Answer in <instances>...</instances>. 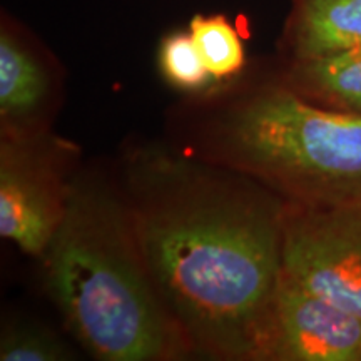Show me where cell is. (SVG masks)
<instances>
[{
  "label": "cell",
  "mask_w": 361,
  "mask_h": 361,
  "mask_svg": "<svg viewBox=\"0 0 361 361\" xmlns=\"http://www.w3.org/2000/svg\"><path fill=\"white\" fill-rule=\"evenodd\" d=\"M128 186L149 274L191 353L259 361L286 201L239 171L166 154L135 161Z\"/></svg>",
  "instance_id": "6da1fadb"
},
{
  "label": "cell",
  "mask_w": 361,
  "mask_h": 361,
  "mask_svg": "<svg viewBox=\"0 0 361 361\" xmlns=\"http://www.w3.org/2000/svg\"><path fill=\"white\" fill-rule=\"evenodd\" d=\"M47 288L71 331L99 360L189 355L152 283L126 200L72 179L67 209L42 256Z\"/></svg>",
  "instance_id": "7a4b0ae2"
},
{
  "label": "cell",
  "mask_w": 361,
  "mask_h": 361,
  "mask_svg": "<svg viewBox=\"0 0 361 361\" xmlns=\"http://www.w3.org/2000/svg\"><path fill=\"white\" fill-rule=\"evenodd\" d=\"M207 139L214 164L259 180L288 202L361 200V114L316 106L276 74L226 107Z\"/></svg>",
  "instance_id": "3957f363"
},
{
  "label": "cell",
  "mask_w": 361,
  "mask_h": 361,
  "mask_svg": "<svg viewBox=\"0 0 361 361\" xmlns=\"http://www.w3.org/2000/svg\"><path fill=\"white\" fill-rule=\"evenodd\" d=\"M75 149L51 133L0 137V236L42 259L64 219Z\"/></svg>",
  "instance_id": "277c9868"
},
{
  "label": "cell",
  "mask_w": 361,
  "mask_h": 361,
  "mask_svg": "<svg viewBox=\"0 0 361 361\" xmlns=\"http://www.w3.org/2000/svg\"><path fill=\"white\" fill-rule=\"evenodd\" d=\"M283 271L314 295L361 316V200L286 201Z\"/></svg>",
  "instance_id": "5b68a950"
},
{
  "label": "cell",
  "mask_w": 361,
  "mask_h": 361,
  "mask_svg": "<svg viewBox=\"0 0 361 361\" xmlns=\"http://www.w3.org/2000/svg\"><path fill=\"white\" fill-rule=\"evenodd\" d=\"M261 361H361V316L281 273Z\"/></svg>",
  "instance_id": "8992f818"
},
{
  "label": "cell",
  "mask_w": 361,
  "mask_h": 361,
  "mask_svg": "<svg viewBox=\"0 0 361 361\" xmlns=\"http://www.w3.org/2000/svg\"><path fill=\"white\" fill-rule=\"evenodd\" d=\"M61 89V66L45 45L11 13L0 17V130L2 137L49 133Z\"/></svg>",
  "instance_id": "52a82bcc"
},
{
  "label": "cell",
  "mask_w": 361,
  "mask_h": 361,
  "mask_svg": "<svg viewBox=\"0 0 361 361\" xmlns=\"http://www.w3.org/2000/svg\"><path fill=\"white\" fill-rule=\"evenodd\" d=\"M361 49V0H291L279 39L281 61Z\"/></svg>",
  "instance_id": "ba28073f"
},
{
  "label": "cell",
  "mask_w": 361,
  "mask_h": 361,
  "mask_svg": "<svg viewBox=\"0 0 361 361\" xmlns=\"http://www.w3.org/2000/svg\"><path fill=\"white\" fill-rule=\"evenodd\" d=\"M276 78L298 96L326 109L361 114V49L281 61Z\"/></svg>",
  "instance_id": "9c48e42d"
},
{
  "label": "cell",
  "mask_w": 361,
  "mask_h": 361,
  "mask_svg": "<svg viewBox=\"0 0 361 361\" xmlns=\"http://www.w3.org/2000/svg\"><path fill=\"white\" fill-rule=\"evenodd\" d=\"M188 30L214 82L236 78L245 69V44L236 25L223 13H196Z\"/></svg>",
  "instance_id": "30bf717a"
},
{
  "label": "cell",
  "mask_w": 361,
  "mask_h": 361,
  "mask_svg": "<svg viewBox=\"0 0 361 361\" xmlns=\"http://www.w3.org/2000/svg\"><path fill=\"white\" fill-rule=\"evenodd\" d=\"M159 69L166 80L183 90H204L214 84L191 34L166 35L159 45Z\"/></svg>",
  "instance_id": "8fae6325"
},
{
  "label": "cell",
  "mask_w": 361,
  "mask_h": 361,
  "mask_svg": "<svg viewBox=\"0 0 361 361\" xmlns=\"http://www.w3.org/2000/svg\"><path fill=\"white\" fill-rule=\"evenodd\" d=\"M72 351L49 329L30 323H11L0 336L2 361H66Z\"/></svg>",
  "instance_id": "7c38bea8"
}]
</instances>
